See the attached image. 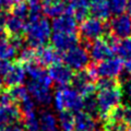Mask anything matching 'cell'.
<instances>
[{"instance_id": "6da1fadb", "label": "cell", "mask_w": 131, "mask_h": 131, "mask_svg": "<svg viewBox=\"0 0 131 131\" xmlns=\"http://www.w3.org/2000/svg\"><path fill=\"white\" fill-rule=\"evenodd\" d=\"M24 33L27 44L33 48H39L45 46L50 39L51 24L46 18L42 16V14L30 16Z\"/></svg>"}, {"instance_id": "7a4b0ae2", "label": "cell", "mask_w": 131, "mask_h": 131, "mask_svg": "<svg viewBox=\"0 0 131 131\" xmlns=\"http://www.w3.org/2000/svg\"><path fill=\"white\" fill-rule=\"evenodd\" d=\"M83 100L84 97L74 88L64 85L55 92L51 103L59 113H78L83 109Z\"/></svg>"}, {"instance_id": "3957f363", "label": "cell", "mask_w": 131, "mask_h": 131, "mask_svg": "<svg viewBox=\"0 0 131 131\" xmlns=\"http://www.w3.org/2000/svg\"><path fill=\"white\" fill-rule=\"evenodd\" d=\"M122 91L117 85L112 88L100 89L97 95L95 96L96 104H97V112L103 120H106L110 116V114L120 105L122 101Z\"/></svg>"}, {"instance_id": "277c9868", "label": "cell", "mask_w": 131, "mask_h": 131, "mask_svg": "<svg viewBox=\"0 0 131 131\" xmlns=\"http://www.w3.org/2000/svg\"><path fill=\"white\" fill-rule=\"evenodd\" d=\"M52 82L48 75V72L38 78L30 79L27 82L26 89L30 96L36 103L47 106L52 102V94L50 91Z\"/></svg>"}, {"instance_id": "5b68a950", "label": "cell", "mask_w": 131, "mask_h": 131, "mask_svg": "<svg viewBox=\"0 0 131 131\" xmlns=\"http://www.w3.org/2000/svg\"><path fill=\"white\" fill-rule=\"evenodd\" d=\"M93 77L95 78H108V79H116L120 77L124 70L122 59L119 57H110V58L98 62L95 67H91L89 69Z\"/></svg>"}, {"instance_id": "8992f818", "label": "cell", "mask_w": 131, "mask_h": 131, "mask_svg": "<svg viewBox=\"0 0 131 131\" xmlns=\"http://www.w3.org/2000/svg\"><path fill=\"white\" fill-rule=\"evenodd\" d=\"M107 30L108 26L104 23L103 20L92 16L82 21L79 27V34L85 42H93L104 36Z\"/></svg>"}, {"instance_id": "52a82bcc", "label": "cell", "mask_w": 131, "mask_h": 131, "mask_svg": "<svg viewBox=\"0 0 131 131\" xmlns=\"http://www.w3.org/2000/svg\"><path fill=\"white\" fill-rule=\"evenodd\" d=\"M90 55L89 50L84 46L77 45L70 48L69 50L64 51L63 62L68 66L71 70L81 71L84 70L90 63Z\"/></svg>"}, {"instance_id": "ba28073f", "label": "cell", "mask_w": 131, "mask_h": 131, "mask_svg": "<svg viewBox=\"0 0 131 131\" xmlns=\"http://www.w3.org/2000/svg\"><path fill=\"white\" fill-rule=\"evenodd\" d=\"M95 78L93 77L90 70H81L79 73L73 75V84H74V89L83 97L94 96L96 92V84L94 83Z\"/></svg>"}, {"instance_id": "9c48e42d", "label": "cell", "mask_w": 131, "mask_h": 131, "mask_svg": "<svg viewBox=\"0 0 131 131\" xmlns=\"http://www.w3.org/2000/svg\"><path fill=\"white\" fill-rule=\"evenodd\" d=\"M48 75L50 78L52 83H56L59 86L70 84L73 80V70H71L66 63L56 62L54 64L49 66Z\"/></svg>"}, {"instance_id": "30bf717a", "label": "cell", "mask_w": 131, "mask_h": 131, "mask_svg": "<svg viewBox=\"0 0 131 131\" xmlns=\"http://www.w3.org/2000/svg\"><path fill=\"white\" fill-rule=\"evenodd\" d=\"M109 30L116 38H126L131 36V16L129 14H118L110 21Z\"/></svg>"}, {"instance_id": "8fae6325", "label": "cell", "mask_w": 131, "mask_h": 131, "mask_svg": "<svg viewBox=\"0 0 131 131\" xmlns=\"http://www.w3.org/2000/svg\"><path fill=\"white\" fill-rule=\"evenodd\" d=\"M50 42L57 51L64 52L79 44V36L77 33L54 32L50 36Z\"/></svg>"}, {"instance_id": "7c38bea8", "label": "cell", "mask_w": 131, "mask_h": 131, "mask_svg": "<svg viewBox=\"0 0 131 131\" xmlns=\"http://www.w3.org/2000/svg\"><path fill=\"white\" fill-rule=\"evenodd\" d=\"M114 50L113 47L110 46L107 39L98 38L93 40L92 44L90 45L89 48V55L90 58L95 62H101L103 60H106L113 57Z\"/></svg>"}, {"instance_id": "4fadbf2b", "label": "cell", "mask_w": 131, "mask_h": 131, "mask_svg": "<svg viewBox=\"0 0 131 131\" xmlns=\"http://www.w3.org/2000/svg\"><path fill=\"white\" fill-rule=\"evenodd\" d=\"M51 28L54 32L61 33H77L78 21L75 20L72 11H68L57 18H54L51 23Z\"/></svg>"}, {"instance_id": "5bb4252c", "label": "cell", "mask_w": 131, "mask_h": 131, "mask_svg": "<svg viewBox=\"0 0 131 131\" xmlns=\"http://www.w3.org/2000/svg\"><path fill=\"white\" fill-rule=\"evenodd\" d=\"M2 77L3 83L8 88H13L16 85H21L25 81L26 72L21 63H11Z\"/></svg>"}, {"instance_id": "9a60e30c", "label": "cell", "mask_w": 131, "mask_h": 131, "mask_svg": "<svg viewBox=\"0 0 131 131\" xmlns=\"http://www.w3.org/2000/svg\"><path fill=\"white\" fill-rule=\"evenodd\" d=\"M22 114L18 106L13 104L0 105V129L19 121Z\"/></svg>"}, {"instance_id": "2e32d148", "label": "cell", "mask_w": 131, "mask_h": 131, "mask_svg": "<svg viewBox=\"0 0 131 131\" xmlns=\"http://www.w3.org/2000/svg\"><path fill=\"white\" fill-rule=\"evenodd\" d=\"M97 121L91 114L78 112L74 115V131H96Z\"/></svg>"}, {"instance_id": "e0dca14e", "label": "cell", "mask_w": 131, "mask_h": 131, "mask_svg": "<svg viewBox=\"0 0 131 131\" xmlns=\"http://www.w3.org/2000/svg\"><path fill=\"white\" fill-rule=\"evenodd\" d=\"M54 47L42 46L37 48L35 55V61L38 62L40 66H51L56 62H59L60 56Z\"/></svg>"}, {"instance_id": "ac0fdd59", "label": "cell", "mask_w": 131, "mask_h": 131, "mask_svg": "<svg viewBox=\"0 0 131 131\" xmlns=\"http://www.w3.org/2000/svg\"><path fill=\"white\" fill-rule=\"evenodd\" d=\"M25 20L20 19L13 14H7L5 22H3V27H5L6 32L9 33L11 36H20L25 30Z\"/></svg>"}, {"instance_id": "d6986e66", "label": "cell", "mask_w": 131, "mask_h": 131, "mask_svg": "<svg viewBox=\"0 0 131 131\" xmlns=\"http://www.w3.org/2000/svg\"><path fill=\"white\" fill-rule=\"evenodd\" d=\"M38 124L40 131H59L58 119L49 110H44L38 117Z\"/></svg>"}, {"instance_id": "ffe728a7", "label": "cell", "mask_w": 131, "mask_h": 131, "mask_svg": "<svg viewBox=\"0 0 131 131\" xmlns=\"http://www.w3.org/2000/svg\"><path fill=\"white\" fill-rule=\"evenodd\" d=\"M68 11H72V7L70 5H67L63 0H58L48 5H44L43 8V12L49 18H57Z\"/></svg>"}, {"instance_id": "44dd1931", "label": "cell", "mask_w": 131, "mask_h": 131, "mask_svg": "<svg viewBox=\"0 0 131 131\" xmlns=\"http://www.w3.org/2000/svg\"><path fill=\"white\" fill-rule=\"evenodd\" d=\"M113 50L118 55L120 59L127 60L131 58V36L121 38L120 40L117 39L113 45Z\"/></svg>"}, {"instance_id": "7402d4cb", "label": "cell", "mask_w": 131, "mask_h": 131, "mask_svg": "<svg viewBox=\"0 0 131 131\" xmlns=\"http://www.w3.org/2000/svg\"><path fill=\"white\" fill-rule=\"evenodd\" d=\"M90 12L92 13L94 18L103 20V21L110 16V11L108 9L107 3H106V0L92 3V5L90 6Z\"/></svg>"}, {"instance_id": "603a6c76", "label": "cell", "mask_w": 131, "mask_h": 131, "mask_svg": "<svg viewBox=\"0 0 131 131\" xmlns=\"http://www.w3.org/2000/svg\"><path fill=\"white\" fill-rule=\"evenodd\" d=\"M18 50L12 45L11 40L7 39L6 37L0 39V60L10 61L15 57Z\"/></svg>"}, {"instance_id": "cb8c5ba5", "label": "cell", "mask_w": 131, "mask_h": 131, "mask_svg": "<svg viewBox=\"0 0 131 131\" xmlns=\"http://www.w3.org/2000/svg\"><path fill=\"white\" fill-rule=\"evenodd\" d=\"M57 119L61 131H74V116L72 113L61 112Z\"/></svg>"}, {"instance_id": "d4e9b609", "label": "cell", "mask_w": 131, "mask_h": 131, "mask_svg": "<svg viewBox=\"0 0 131 131\" xmlns=\"http://www.w3.org/2000/svg\"><path fill=\"white\" fill-rule=\"evenodd\" d=\"M20 103L19 108L21 110V114L23 115L24 117L26 116H31V115H35L36 114V105H35V102L34 100L27 95L25 98H23Z\"/></svg>"}, {"instance_id": "484cf974", "label": "cell", "mask_w": 131, "mask_h": 131, "mask_svg": "<svg viewBox=\"0 0 131 131\" xmlns=\"http://www.w3.org/2000/svg\"><path fill=\"white\" fill-rule=\"evenodd\" d=\"M105 131H128V125L124 120L108 117L106 119Z\"/></svg>"}, {"instance_id": "4316f807", "label": "cell", "mask_w": 131, "mask_h": 131, "mask_svg": "<svg viewBox=\"0 0 131 131\" xmlns=\"http://www.w3.org/2000/svg\"><path fill=\"white\" fill-rule=\"evenodd\" d=\"M106 3L108 6L110 14L118 15L126 11L127 0H106Z\"/></svg>"}, {"instance_id": "83f0119b", "label": "cell", "mask_w": 131, "mask_h": 131, "mask_svg": "<svg viewBox=\"0 0 131 131\" xmlns=\"http://www.w3.org/2000/svg\"><path fill=\"white\" fill-rule=\"evenodd\" d=\"M18 54H19V58H20V61H21V62L28 63V62H32V61H35L36 50L31 46H28V47L23 46L18 51Z\"/></svg>"}, {"instance_id": "f1b7e54d", "label": "cell", "mask_w": 131, "mask_h": 131, "mask_svg": "<svg viewBox=\"0 0 131 131\" xmlns=\"http://www.w3.org/2000/svg\"><path fill=\"white\" fill-rule=\"evenodd\" d=\"M12 14L18 16L20 19H23V20L28 19V15H30L28 6L24 1H19L18 3L13 5V8H12Z\"/></svg>"}, {"instance_id": "f546056e", "label": "cell", "mask_w": 131, "mask_h": 131, "mask_svg": "<svg viewBox=\"0 0 131 131\" xmlns=\"http://www.w3.org/2000/svg\"><path fill=\"white\" fill-rule=\"evenodd\" d=\"M24 131H40L39 124H38V117L35 115L24 117Z\"/></svg>"}, {"instance_id": "4dcf8cb0", "label": "cell", "mask_w": 131, "mask_h": 131, "mask_svg": "<svg viewBox=\"0 0 131 131\" xmlns=\"http://www.w3.org/2000/svg\"><path fill=\"white\" fill-rule=\"evenodd\" d=\"M83 109H84V112L91 114L92 116L97 115L98 112H97V104H96L95 97L94 96L84 97V100H83Z\"/></svg>"}, {"instance_id": "1f68e13d", "label": "cell", "mask_w": 131, "mask_h": 131, "mask_svg": "<svg viewBox=\"0 0 131 131\" xmlns=\"http://www.w3.org/2000/svg\"><path fill=\"white\" fill-rule=\"evenodd\" d=\"M10 92L12 97H13V101H16V102H21L23 98H25L27 95H30L27 92V89L25 86H23V85H16V86L11 88Z\"/></svg>"}, {"instance_id": "d6a6232c", "label": "cell", "mask_w": 131, "mask_h": 131, "mask_svg": "<svg viewBox=\"0 0 131 131\" xmlns=\"http://www.w3.org/2000/svg\"><path fill=\"white\" fill-rule=\"evenodd\" d=\"M13 97L11 95L10 90H0V105L12 104Z\"/></svg>"}, {"instance_id": "836d02e7", "label": "cell", "mask_w": 131, "mask_h": 131, "mask_svg": "<svg viewBox=\"0 0 131 131\" xmlns=\"http://www.w3.org/2000/svg\"><path fill=\"white\" fill-rule=\"evenodd\" d=\"M122 95L127 100L129 104H131V80L127 81L124 83V91H122Z\"/></svg>"}, {"instance_id": "e575fe53", "label": "cell", "mask_w": 131, "mask_h": 131, "mask_svg": "<svg viewBox=\"0 0 131 131\" xmlns=\"http://www.w3.org/2000/svg\"><path fill=\"white\" fill-rule=\"evenodd\" d=\"M124 121L131 126V106L124 107Z\"/></svg>"}, {"instance_id": "d590c367", "label": "cell", "mask_w": 131, "mask_h": 131, "mask_svg": "<svg viewBox=\"0 0 131 131\" xmlns=\"http://www.w3.org/2000/svg\"><path fill=\"white\" fill-rule=\"evenodd\" d=\"M125 72L131 78V58L126 60V63H125Z\"/></svg>"}, {"instance_id": "8d00e7d4", "label": "cell", "mask_w": 131, "mask_h": 131, "mask_svg": "<svg viewBox=\"0 0 131 131\" xmlns=\"http://www.w3.org/2000/svg\"><path fill=\"white\" fill-rule=\"evenodd\" d=\"M6 37V30L3 27V24L0 23V39L5 38Z\"/></svg>"}, {"instance_id": "74e56055", "label": "cell", "mask_w": 131, "mask_h": 131, "mask_svg": "<svg viewBox=\"0 0 131 131\" xmlns=\"http://www.w3.org/2000/svg\"><path fill=\"white\" fill-rule=\"evenodd\" d=\"M126 10L128 11V14L131 16V0H127V7Z\"/></svg>"}, {"instance_id": "f35d334b", "label": "cell", "mask_w": 131, "mask_h": 131, "mask_svg": "<svg viewBox=\"0 0 131 131\" xmlns=\"http://www.w3.org/2000/svg\"><path fill=\"white\" fill-rule=\"evenodd\" d=\"M43 0H28V3L32 5V3H40Z\"/></svg>"}, {"instance_id": "ab89813d", "label": "cell", "mask_w": 131, "mask_h": 131, "mask_svg": "<svg viewBox=\"0 0 131 131\" xmlns=\"http://www.w3.org/2000/svg\"><path fill=\"white\" fill-rule=\"evenodd\" d=\"M55 1H58V0H43L44 5H48V3H51V2H55Z\"/></svg>"}, {"instance_id": "60d3db41", "label": "cell", "mask_w": 131, "mask_h": 131, "mask_svg": "<svg viewBox=\"0 0 131 131\" xmlns=\"http://www.w3.org/2000/svg\"><path fill=\"white\" fill-rule=\"evenodd\" d=\"M98 1H103V0H89V2H90V6H91L92 3H95V2H98Z\"/></svg>"}, {"instance_id": "b9f144b4", "label": "cell", "mask_w": 131, "mask_h": 131, "mask_svg": "<svg viewBox=\"0 0 131 131\" xmlns=\"http://www.w3.org/2000/svg\"><path fill=\"white\" fill-rule=\"evenodd\" d=\"M2 83H3V80H2V75L0 74V90H1V86H2Z\"/></svg>"}, {"instance_id": "7bdbcfd3", "label": "cell", "mask_w": 131, "mask_h": 131, "mask_svg": "<svg viewBox=\"0 0 131 131\" xmlns=\"http://www.w3.org/2000/svg\"><path fill=\"white\" fill-rule=\"evenodd\" d=\"M14 1H18L19 2V1H23V0H14Z\"/></svg>"}, {"instance_id": "ee69618b", "label": "cell", "mask_w": 131, "mask_h": 131, "mask_svg": "<svg viewBox=\"0 0 131 131\" xmlns=\"http://www.w3.org/2000/svg\"><path fill=\"white\" fill-rule=\"evenodd\" d=\"M128 131H131V130H128Z\"/></svg>"}]
</instances>
